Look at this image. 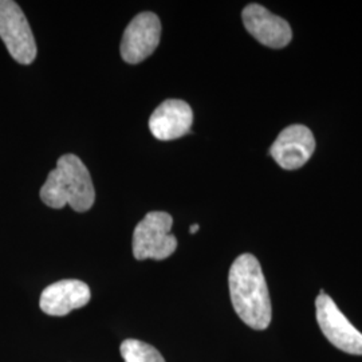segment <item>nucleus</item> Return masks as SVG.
<instances>
[{"label":"nucleus","mask_w":362,"mask_h":362,"mask_svg":"<svg viewBox=\"0 0 362 362\" xmlns=\"http://www.w3.org/2000/svg\"><path fill=\"white\" fill-rule=\"evenodd\" d=\"M161 38V22L153 13L136 15L130 22L121 40L122 59L136 65L155 52Z\"/></svg>","instance_id":"6"},{"label":"nucleus","mask_w":362,"mask_h":362,"mask_svg":"<svg viewBox=\"0 0 362 362\" xmlns=\"http://www.w3.org/2000/svg\"><path fill=\"white\" fill-rule=\"evenodd\" d=\"M233 309L251 329L266 330L272 324V299L258 259L242 254L235 259L228 274Z\"/></svg>","instance_id":"1"},{"label":"nucleus","mask_w":362,"mask_h":362,"mask_svg":"<svg viewBox=\"0 0 362 362\" xmlns=\"http://www.w3.org/2000/svg\"><path fill=\"white\" fill-rule=\"evenodd\" d=\"M191 106L181 100H167L149 118V129L157 140L170 141L185 136L192 127Z\"/></svg>","instance_id":"10"},{"label":"nucleus","mask_w":362,"mask_h":362,"mask_svg":"<svg viewBox=\"0 0 362 362\" xmlns=\"http://www.w3.org/2000/svg\"><path fill=\"white\" fill-rule=\"evenodd\" d=\"M90 298V288L85 282L77 279H65L47 286L43 290L39 306L47 315L64 317L70 311L88 305Z\"/></svg>","instance_id":"9"},{"label":"nucleus","mask_w":362,"mask_h":362,"mask_svg":"<svg viewBox=\"0 0 362 362\" xmlns=\"http://www.w3.org/2000/svg\"><path fill=\"white\" fill-rule=\"evenodd\" d=\"M242 19L247 31L267 47L284 49L291 42L290 25L260 4H248L242 13Z\"/></svg>","instance_id":"8"},{"label":"nucleus","mask_w":362,"mask_h":362,"mask_svg":"<svg viewBox=\"0 0 362 362\" xmlns=\"http://www.w3.org/2000/svg\"><path fill=\"white\" fill-rule=\"evenodd\" d=\"M119 350L124 362H165L158 350L139 339H125Z\"/></svg>","instance_id":"11"},{"label":"nucleus","mask_w":362,"mask_h":362,"mask_svg":"<svg viewBox=\"0 0 362 362\" xmlns=\"http://www.w3.org/2000/svg\"><path fill=\"white\" fill-rule=\"evenodd\" d=\"M39 196L47 207L62 209L69 204L76 212L89 211L95 202L90 173L82 160L71 153L59 157Z\"/></svg>","instance_id":"2"},{"label":"nucleus","mask_w":362,"mask_h":362,"mask_svg":"<svg viewBox=\"0 0 362 362\" xmlns=\"http://www.w3.org/2000/svg\"><path fill=\"white\" fill-rule=\"evenodd\" d=\"M315 149L311 130L303 125H291L281 132L270 148V155L281 168L287 170L302 168Z\"/></svg>","instance_id":"7"},{"label":"nucleus","mask_w":362,"mask_h":362,"mask_svg":"<svg viewBox=\"0 0 362 362\" xmlns=\"http://www.w3.org/2000/svg\"><path fill=\"white\" fill-rule=\"evenodd\" d=\"M0 38L13 59L30 65L37 58V43L26 15L13 0H0Z\"/></svg>","instance_id":"4"},{"label":"nucleus","mask_w":362,"mask_h":362,"mask_svg":"<svg viewBox=\"0 0 362 362\" xmlns=\"http://www.w3.org/2000/svg\"><path fill=\"white\" fill-rule=\"evenodd\" d=\"M315 310L317 322L332 345L348 354L362 356V333L350 324L332 298L320 294Z\"/></svg>","instance_id":"5"},{"label":"nucleus","mask_w":362,"mask_h":362,"mask_svg":"<svg viewBox=\"0 0 362 362\" xmlns=\"http://www.w3.org/2000/svg\"><path fill=\"white\" fill-rule=\"evenodd\" d=\"M173 219L163 211L145 215L133 233V255L137 260L169 258L177 248V239L170 233Z\"/></svg>","instance_id":"3"},{"label":"nucleus","mask_w":362,"mask_h":362,"mask_svg":"<svg viewBox=\"0 0 362 362\" xmlns=\"http://www.w3.org/2000/svg\"><path fill=\"white\" fill-rule=\"evenodd\" d=\"M199 228H200V226L199 224H194L192 227H191V230H189V233H196L199 231Z\"/></svg>","instance_id":"12"}]
</instances>
